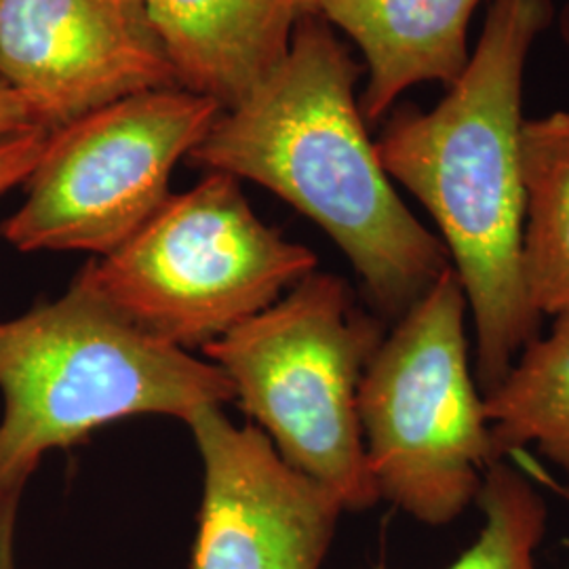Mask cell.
<instances>
[{"label":"cell","instance_id":"obj_5","mask_svg":"<svg viewBox=\"0 0 569 569\" xmlns=\"http://www.w3.org/2000/svg\"><path fill=\"white\" fill-rule=\"evenodd\" d=\"M467 296L453 268L395 321L367 366L359 418L380 500L428 528L477 505L500 458L470 371Z\"/></svg>","mask_w":569,"mask_h":569},{"label":"cell","instance_id":"obj_1","mask_svg":"<svg viewBox=\"0 0 569 569\" xmlns=\"http://www.w3.org/2000/svg\"><path fill=\"white\" fill-rule=\"evenodd\" d=\"M361 66L321 16L300 20L283 61L186 157L260 183L342 249L367 300L397 321L451 268L399 199L355 98Z\"/></svg>","mask_w":569,"mask_h":569},{"label":"cell","instance_id":"obj_9","mask_svg":"<svg viewBox=\"0 0 569 569\" xmlns=\"http://www.w3.org/2000/svg\"><path fill=\"white\" fill-rule=\"evenodd\" d=\"M204 467L192 569H321L342 505L289 467L258 427H234L222 406L183 420Z\"/></svg>","mask_w":569,"mask_h":569},{"label":"cell","instance_id":"obj_13","mask_svg":"<svg viewBox=\"0 0 569 569\" xmlns=\"http://www.w3.org/2000/svg\"><path fill=\"white\" fill-rule=\"evenodd\" d=\"M483 406L502 460L533 446L569 479V310L555 317L547 338L526 345Z\"/></svg>","mask_w":569,"mask_h":569},{"label":"cell","instance_id":"obj_17","mask_svg":"<svg viewBox=\"0 0 569 569\" xmlns=\"http://www.w3.org/2000/svg\"><path fill=\"white\" fill-rule=\"evenodd\" d=\"M23 489L0 491V569L16 568V523Z\"/></svg>","mask_w":569,"mask_h":569},{"label":"cell","instance_id":"obj_11","mask_svg":"<svg viewBox=\"0 0 569 569\" xmlns=\"http://www.w3.org/2000/svg\"><path fill=\"white\" fill-rule=\"evenodd\" d=\"M315 13L361 49V114L376 122L409 87L453 84L467 70L468 23L481 0H312Z\"/></svg>","mask_w":569,"mask_h":569},{"label":"cell","instance_id":"obj_3","mask_svg":"<svg viewBox=\"0 0 569 569\" xmlns=\"http://www.w3.org/2000/svg\"><path fill=\"white\" fill-rule=\"evenodd\" d=\"M0 491L26 489L51 449L142 413L186 420L234 401L224 371L150 338L74 279L56 302L0 321Z\"/></svg>","mask_w":569,"mask_h":569},{"label":"cell","instance_id":"obj_14","mask_svg":"<svg viewBox=\"0 0 569 569\" xmlns=\"http://www.w3.org/2000/svg\"><path fill=\"white\" fill-rule=\"evenodd\" d=\"M477 505L483 515L481 531L446 569H540L538 550L549 523L540 486L521 468L498 460L486 472Z\"/></svg>","mask_w":569,"mask_h":569},{"label":"cell","instance_id":"obj_8","mask_svg":"<svg viewBox=\"0 0 569 569\" xmlns=\"http://www.w3.org/2000/svg\"><path fill=\"white\" fill-rule=\"evenodd\" d=\"M0 79L47 131L180 87L146 0H2Z\"/></svg>","mask_w":569,"mask_h":569},{"label":"cell","instance_id":"obj_6","mask_svg":"<svg viewBox=\"0 0 569 569\" xmlns=\"http://www.w3.org/2000/svg\"><path fill=\"white\" fill-rule=\"evenodd\" d=\"M315 268L308 247L256 216L234 176L209 171L74 279L150 338L203 350Z\"/></svg>","mask_w":569,"mask_h":569},{"label":"cell","instance_id":"obj_4","mask_svg":"<svg viewBox=\"0 0 569 569\" xmlns=\"http://www.w3.org/2000/svg\"><path fill=\"white\" fill-rule=\"evenodd\" d=\"M382 319L342 277L310 272L256 317L203 348L289 467L350 512L380 502L367 465L359 388L385 340Z\"/></svg>","mask_w":569,"mask_h":569},{"label":"cell","instance_id":"obj_7","mask_svg":"<svg viewBox=\"0 0 569 569\" xmlns=\"http://www.w3.org/2000/svg\"><path fill=\"white\" fill-rule=\"evenodd\" d=\"M222 114L183 87L110 103L51 131L0 234L20 251H91L127 243L171 197L169 180Z\"/></svg>","mask_w":569,"mask_h":569},{"label":"cell","instance_id":"obj_10","mask_svg":"<svg viewBox=\"0 0 569 569\" xmlns=\"http://www.w3.org/2000/svg\"><path fill=\"white\" fill-rule=\"evenodd\" d=\"M180 87L220 103L243 100L283 61L312 0H146Z\"/></svg>","mask_w":569,"mask_h":569},{"label":"cell","instance_id":"obj_12","mask_svg":"<svg viewBox=\"0 0 569 569\" xmlns=\"http://www.w3.org/2000/svg\"><path fill=\"white\" fill-rule=\"evenodd\" d=\"M526 224L521 270L540 317L569 310V112L523 122Z\"/></svg>","mask_w":569,"mask_h":569},{"label":"cell","instance_id":"obj_15","mask_svg":"<svg viewBox=\"0 0 569 569\" xmlns=\"http://www.w3.org/2000/svg\"><path fill=\"white\" fill-rule=\"evenodd\" d=\"M51 131L34 129L0 140V194L23 183L41 163Z\"/></svg>","mask_w":569,"mask_h":569},{"label":"cell","instance_id":"obj_16","mask_svg":"<svg viewBox=\"0 0 569 569\" xmlns=\"http://www.w3.org/2000/svg\"><path fill=\"white\" fill-rule=\"evenodd\" d=\"M42 129L32 108L20 93L0 79V140L9 136H20L26 131Z\"/></svg>","mask_w":569,"mask_h":569},{"label":"cell","instance_id":"obj_18","mask_svg":"<svg viewBox=\"0 0 569 569\" xmlns=\"http://www.w3.org/2000/svg\"><path fill=\"white\" fill-rule=\"evenodd\" d=\"M510 456L517 460V467L521 468L526 475H531V479H533L536 483H542V486H547V488L555 489L569 505V486H563V483L555 481L542 468H538L536 460H531V458L526 456V451H512Z\"/></svg>","mask_w":569,"mask_h":569},{"label":"cell","instance_id":"obj_20","mask_svg":"<svg viewBox=\"0 0 569 569\" xmlns=\"http://www.w3.org/2000/svg\"><path fill=\"white\" fill-rule=\"evenodd\" d=\"M0 2H2V0H0Z\"/></svg>","mask_w":569,"mask_h":569},{"label":"cell","instance_id":"obj_19","mask_svg":"<svg viewBox=\"0 0 569 569\" xmlns=\"http://www.w3.org/2000/svg\"><path fill=\"white\" fill-rule=\"evenodd\" d=\"M561 32H563V39H566L569 47V2L566 4L563 13H561Z\"/></svg>","mask_w":569,"mask_h":569},{"label":"cell","instance_id":"obj_2","mask_svg":"<svg viewBox=\"0 0 569 569\" xmlns=\"http://www.w3.org/2000/svg\"><path fill=\"white\" fill-rule=\"evenodd\" d=\"M550 0H491L467 70L432 110L399 108L376 142L390 180L432 216L477 336V385L498 387L542 317L521 270L523 74Z\"/></svg>","mask_w":569,"mask_h":569}]
</instances>
